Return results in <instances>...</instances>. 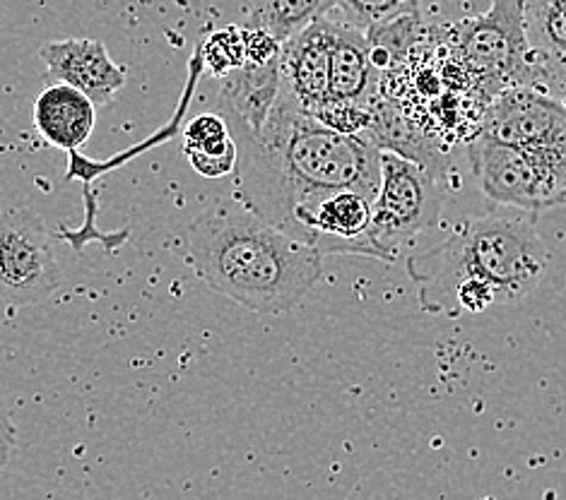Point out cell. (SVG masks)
<instances>
[{
	"mask_svg": "<svg viewBox=\"0 0 566 500\" xmlns=\"http://www.w3.org/2000/svg\"><path fill=\"white\" fill-rule=\"evenodd\" d=\"M237 142L234 200L282 232L296 202L333 188L376 198L381 150L364 135H345L277 97L259 135L229 130Z\"/></svg>",
	"mask_w": 566,
	"mask_h": 500,
	"instance_id": "1",
	"label": "cell"
},
{
	"mask_svg": "<svg viewBox=\"0 0 566 500\" xmlns=\"http://www.w3.org/2000/svg\"><path fill=\"white\" fill-rule=\"evenodd\" d=\"M186 260L212 291L253 313L300 306L323 275V255L237 200H220L186 226Z\"/></svg>",
	"mask_w": 566,
	"mask_h": 500,
	"instance_id": "2",
	"label": "cell"
},
{
	"mask_svg": "<svg viewBox=\"0 0 566 500\" xmlns=\"http://www.w3.org/2000/svg\"><path fill=\"white\" fill-rule=\"evenodd\" d=\"M547 265L549 253L535 224L523 212H509L458 224L439 246L410 255L408 277L424 313L447 316L461 284H488L496 306H511L533 294Z\"/></svg>",
	"mask_w": 566,
	"mask_h": 500,
	"instance_id": "3",
	"label": "cell"
},
{
	"mask_svg": "<svg viewBox=\"0 0 566 500\" xmlns=\"http://www.w3.org/2000/svg\"><path fill=\"white\" fill-rule=\"evenodd\" d=\"M449 46L463 71L488 89L490 99L504 89L533 85L525 0H492L488 12L453 26Z\"/></svg>",
	"mask_w": 566,
	"mask_h": 500,
	"instance_id": "4",
	"label": "cell"
},
{
	"mask_svg": "<svg viewBox=\"0 0 566 500\" xmlns=\"http://www.w3.org/2000/svg\"><path fill=\"white\" fill-rule=\"evenodd\" d=\"M470 167L484 198L514 212H545L566 205V150H523L478 132Z\"/></svg>",
	"mask_w": 566,
	"mask_h": 500,
	"instance_id": "5",
	"label": "cell"
},
{
	"mask_svg": "<svg viewBox=\"0 0 566 500\" xmlns=\"http://www.w3.org/2000/svg\"><path fill=\"white\" fill-rule=\"evenodd\" d=\"M379 173L369 234L379 260L394 263L415 236L439 222L447 193L434 169L398 152L381 150Z\"/></svg>",
	"mask_w": 566,
	"mask_h": 500,
	"instance_id": "6",
	"label": "cell"
},
{
	"mask_svg": "<svg viewBox=\"0 0 566 500\" xmlns=\"http://www.w3.org/2000/svg\"><path fill=\"white\" fill-rule=\"evenodd\" d=\"M61 279L46 222L27 208L0 212V299L10 306L42 304Z\"/></svg>",
	"mask_w": 566,
	"mask_h": 500,
	"instance_id": "7",
	"label": "cell"
},
{
	"mask_svg": "<svg viewBox=\"0 0 566 500\" xmlns=\"http://www.w3.org/2000/svg\"><path fill=\"white\" fill-rule=\"evenodd\" d=\"M374 195L357 188H333L296 202L282 232L326 255H367L376 258L371 243Z\"/></svg>",
	"mask_w": 566,
	"mask_h": 500,
	"instance_id": "8",
	"label": "cell"
},
{
	"mask_svg": "<svg viewBox=\"0 0 566 500\" xmlns=\"http://www.w3.org/2000/svg\"><path fill=\"white\" fill-rule=\"evenodd\" d=\"M480 132L523 150H566V106L533 85L511 87L490 99Z\"/></svg>",
	"mask_w": 566,
	"mask_h": 500,
	"instance_id": "9",
	"label": "cell"
},
{
	"mask_svg": "<svg viewBox=\"0 0 566 500\" xmlns=\"http://www.w3.org/2000/svg\"><path fill=\"white\" fill-rule=\"evenodd\" d=\"M333 20L321 18L280 49V97L318 118L331 104Z\"/></svg>",
	"mask_w": 566,
	"mask_h": 500,
	"instance_id": "10",
	"label": "cell"
},
{
	"mask_svg": "<svg viewBox=\"0 0 566 500\" xmlns=\"http://www.w3.org/2000/svg\"><path fill=\"white\" fill-rule=\"evenodd\" d=\"M51 83L80 89L94 106L112 104L126 85V71L116 65L97 39H59L39 49Z\"/></svg>",
	"mask_w": 566,
	"mask_h": 500,
	"instance_id": "11",
	"label": "cell"
},
{
	"mask_svg": "<svg viewBox=\"0 0 566 500\" xmlns=\"http://www.w3.org/2000/svg\"><path fill=\"white\" fill-rule=\"evenodd\" d=\"M280 97V58L247 63L220 77V116L229 130L259 135Z\"/></svg>",
	"mask_w": 566,
	"mask_h": 500,
	"instance_id": "12",
	"label": "cell"
},
{
	"mask_svg": "<svg viewBox=\"0 0 566 500\" xmlns=\"http://www.w3.org/2000/svg\"><path fill=\"white\" fill-rule=\"evenodd\" d=\"M376 89H379V71L371 65L367 34L333 20L331 104L374 109Z\"/></svg>",
	"mask_w": 566,
	"mask_h": 500,
	"instance_id": "13",
	"label": "cell"
},
{
	"mask_svg": "<svg viewBox=\"0 0 566 500\" xmlns=\"http://www.w3.org/2000/svg\"><path fill=\"white\" fill-rule=\"evenodd\" d=\"M34 128L51 147L65 152H77L94 128L97 106H94L83 92L51 83L46 89L36 94L34 99Z\"/></svg>",
	"mask_w": 566,
	"mask_h": 500,
	"instance_id": "14",
	"label": "cell"
},
{
	"mask_svg": "<svg viewBox=\"0 0 566 500\" xmlns=\"http://www.w3.org/2000/svg\"><path fill=\"white\" fill-rule=\"evenodd\" d=\"M184 152L191 167L206 179L234 173L237 142L220 114H200L184 128Z\"/></svg>",
	"mask_w": 566,
	"mask_h": 500,
	"instance_id": "15",
	"label": "cell"
},
{
	"mask_svg": "<svg viewBox=\"0 0 566 500\" xmlns=\"http://www.w3.org/2000/svg\"><path fill=\"white\" fill-rule=\"evenodd\" d=\"M333 8L335 0H251L247 26L271 34L282 46L316 20L328 18Z\"/></svg>",
	"mask_w": 566,
	"mask_h": 500,
	"instance_id": "16",
	"label": "cell"
},
{
	"mask_svg": "<svg viewBox=\"0 0 566 500\" xmlns=\"http://www.w3.org/2000/svg\"><path fill=\"white\" fill-rule=\"evenodd\" d=\"M525 34L533 56H564L566 0H525Z\"/></svg>",
	"mask_w": 566,
	"mask_h": 500,
	"instance_id": "17",
	"label": "cell"
},
{
	"mask_svg": "<svg viewBox=\"0 0 566 500\" xmlns=\"http://www.w3.org/2000/svg\"><path fill=\"white\" fill-rule=\"evenodd\" d=\"M422 0H335V12L340 22L355 26L359 32L396 22L400 18L417 15Z\"/></svg>",
	"mask_w": 566,
	"mask_h": 500,
	"instance_id": "18",
	"label": "cell"
},
{
	"mask_svg": "<svg viewBox=\"0 0 566 500\" xmlns=\"http://www.w3.org/2000/svg\"><path fill=\"white\" fill-rule=\"evenodd\" d=\"M196 56L200 58V65H203L206 71H210L214 77H224L227 73L237 71V67L247 65L244 30H239V26H229V30L214 32L198 46Z\"/></svg>",
	"mask_w": 566,
	"mask_h": 500,
	"instance_id": "19",
	"label": "cell"
},
{
	"mask_svg": "<svg viewBox=\"0 0 566 500\" xmlns=\"http://www.w3.org/2000/svg\"><path fill=\"white\" fill-rule=\"evenodd\" d=\"M533 87L547 92L566 106V53L564 56H533Z\"/></svg>",
	"mask_w": 566,
	"mask_h": 500,
	"instance_id": "20",
	"label": "cell"
},
{
	"mask_svg": "<svg viewBox=\"0 0 566 500\" xmlns=\"http://www.w3.org/2000/svg\"><path fill=\"white\" fill-rule=\"evenodd\" d=\"M15 440H18L15 426H12L10 412L6 407L3 397H0V445H8V448H12V443H15Z\"/></svg>",
	"mask_w": 566,
	"mask_h": 500,
	"instance_id": "21",
	"label": "cell"
},
{
	"mask_svg": "<svg viewBox=\"0 0 566 500\" xmlns=\"http://www.w3.org/2000/svg\"><path fill=\"white\" fill-rule=\"evenodd\" d=\"M8 459H10V448L8 445H0V471L8 467Z\"/></svg>",
	"mask_w": 566,
	"mask_h": 500,
	"instance_id": "22",
	"label": "cell"
}]
</instances>
